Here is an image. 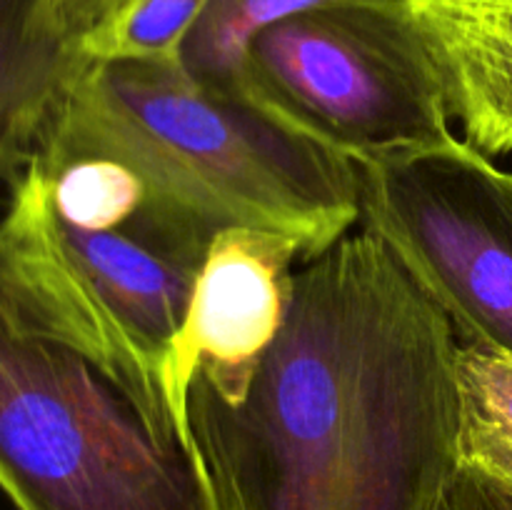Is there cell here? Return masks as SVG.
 <instances>
[{
    "label": "cell",
    "mask_w": 512,
    "mask_h": 510,
    "mask_svg": "<svg viewBox=\"0 0 512 510\" xmlns=\"http://www.w3.org/2000/svg\"><path fill=\"white\" fill-rule=\"evenodd\" d=\"M460 340L380 235L295 270L283 330L230 405L193 375L190 443L223 510H440L463 463Z\"/></svg>",
    "instance_id": "6da1fadb"
},
{
    "label": "cell",
    "mask_w": 512,
    "mask_h": 510,
    "mask_svg": "<svg viewBox=\"0 0 512 510\" xmlns=\"http://www.w3.org/2000/svg\"><path fill=\"white\" fill-rule=\"evenodd\" d=\"M35 155L128 165L145 185L140 223L195 260L230 228L283 233L310 260L360 223L353 160L205 88L183 63L90 60Z\"/></svg>",
    "instance_id": "7a4b0ae2"
},
{
    "label": "cell",
    "mask_w": 512,
    "mask_h": 510,
    "mask_svg": "<svg viewBox=\"0 0 512 510\" xmlns=\"http://www.w3.org/2000/svg\"><path fill=\"white\" fill-rule=\"evenodd\" d=\"M0 490L18 510H223L195 445L45 333L0 263Z\"/></svg>",
    "instance_id": "3957f363"
},
{
    "label": "cell",
    "mask_w": 512,
    "mask_h": 510,
    "mask_svg": "<svg viewBox=\"0 0 512 510\" xmlns=\"http://www.w3.org/2000/svg\"><path fill=\"white\" fill-rule=\"evenodd\" d=\"M0 263L25 313L123 385L155 433L190 443L165 390L200 260L130 223L85 230L53 213L30 170L10 183ZM193 445V443H190Z\"/></svg>",
    "instance_id": "277c9868"
},
{
    "label": "cell",
    "mask_w": 512,
    "mask_h": 510,
    "mask_svg": "<svg viewBox=\"0 0 512 510\" xmlns=\"http://www.w3.org/2000/svg\"><path fill=\"white\" fill-rule=\"evenodd\" d=\"M235 95L355 165L455 138L438 70L393 3L268 25L245 48Z\"/></svg>",
    "instance_id": "5b68a950"
},
{
    "label": "cell",
    "mask_w": 512,
    "mask_h": 510,
    "mask_svg": "<svg viewBox=\"0 0 512 510\" xmlns=\"http://www.w3.org/2000/svg\"><path fill=\"white\" fill-rule=\"evenodd\" d=\"M355 168L360 225L385 240L463 343L512 358V173L458 138Z\"/></svg>",
    "instance_id": "8992f818"
},
{
    "label": "cell",
    "mask_w": 512,
    "mask_h": 510,
    "mask_svg": "<svg viewBox=\"0 0 512 510\" xmlns=\"http://www.w3.org/2000/svg\"><path fill=\"white\" fill-rule=\"evenodd\" d=\"M303 248L283 233L230 228L213 238L195 278L188 318L165 365V390L180 423L193 375L235 405L283 330Z\"/></svg>",
    "instance_id": "52a82bcc"
},
{
    "label": "cell",
    "mask_w": 512,
    "mask_h": 510,
    "mask_svg": "<svg viewBox=\"0 0 512 510\" xmlns=\"http://www.w3.org/2000/svg\"><path fill=\"white\" fill-rule=\"evenodd\" d=\"M433 60L450 115L485 155L512 150V0H393Z\"/></svg>",
    "instance_id": "ba28073f"
},
{
    "label": "cell",
    "mask_w": 512,
    "mask_h": 510,
    "mask_svg": "<svg viewBox=\"0 0 512 510\" xmlns=\"http://www.w3.org/2000/svg\"><path fill=\"white\" fill-rule=\"evenodd\" d=\"M88 63L50 28L40 0H0V183L28 168L65 90Z\"/></svg>",
    "instance_id": "9c48e42d"
},
{
    "label": "cell",
    "mask_w": 512,
    "mask_h": 510,
    "mask_svg": "<svg viewBox=\"0 0 512 510\" xmlns=\"http://www.w3.org/2000/svg\"><path fill=\"white\" fill-rule=\"evenodd\" d=\"M388 5L393 0H213L183 48V65L198 83L235 95L245 48L268 25L328 5Z\"/></svg>",
    "instance_id": "30bf717a"
},
{
    "label": "cell",
    "mask_w": 512,
    "mask_h": 510,
    "mask_svg": "<svg viewBox=\"0 0 512 510\" xmlns=\"http://www.w3.org/2000/svg\"><path fill=\"white\" fill-rule=\"evenodd\" d=\"M460 390V455L512 488V358L488 345L463 343Z\"/></svg>",
    "instance_id": "8fae6325"
},
{
    "label": "cell",
    "mask_w": 512,
    "mask_h": 510,
    "mask_svg": "<svg viewBox=\"0 0 512 510\" xmlns=\"http://www.w3.org/2000/svg\"><path fill=\"white\" fill-rule=\"evenodd\" d=\"M213 0H118L80 40L85 58L98 63H183L188 35Z\"/></svg>",
    "instance_id": "7c38bea8"
},
{
    "label": "cell",
    "mask_w": 512,
    "mask_h": 510,
    "mask_svg": "<svg viewBox=\"0 0 512 510\" xmlns=\"http://www.w3.org/2000/svg\"><path fill=\"white\" fill-rule=\"evenodd\" d=\"M440 510H512V488L463 460L445 490Z\"/></svg>",
    "instance_id": "4fadbf2b"
},
{
    "label": "cell",
    "mask_w": 512,
    "mask_h": 510,
    "mask_svg": "<svg viewBox=\"0 0 512 510\" xmlns=\"http://www.w3.org/2000/svg\"><path fill=\"white\" fill-rule=\"evenodd\" d=\"M115 3L118 0H40L50 28L78 48L80 40L115 8Z\"/></svg>",
    "instance_id": "5bb4252c"
}]
</instances>
